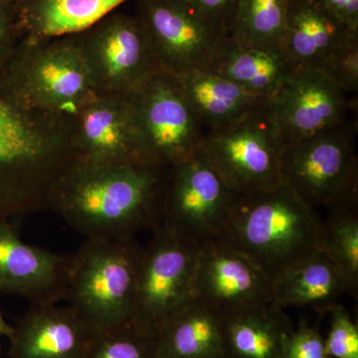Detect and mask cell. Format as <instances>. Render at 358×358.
Segmentation results:
<instances>
[{"label": "cell", "instance_id": "obj_1", "mask_svg": "<svg viewBox=\"0 0 358 358\" xmlns=\"http://www.w3.org/2000/svg\"><path fill=\"white\" fill-rule=\"evenodd\" d=\"M167 169L77 159L54 187L48 209L87 239L134 238L160 224Z\"/></svg>", "mask_w": 358, "mask_h": 358}, {"label": "cell", "instance_id": "obj_2", "mask_svg": "<svg viewBox=\"0 0 358 358\" xmlns=\"http://www.w3.org/2000/svg\"><path fill=\"white\" fill-rule=\"evenodd\" d=\"M71 121L29 105L0 71V220L48 209L77 160Z\"/></svg>", "mask_w": 358, "mask_h": 358}, {"label": "cell", "instance_id": "obj_3", "mask_svg": "<svg viewBox=\"0 0 358 358\" xmlns=\"http://www.w3.org/2000/svg\"><path fill=\"white\" fill-rule=\"evenodd\" d=\"M217 239L246 256L275 282L322 252L324 225L315 209L282 182L238 195Z\"/></svg>", "mask_w": 358, "mask_h": 358}, {"label": "cell", "instance_id": "obj_4", "mask_svg": "<svg viewBox=\"0 0 358 358\" xmlns=\"http://www.w3.org/2000/svg\"><path fill=\"white\" fill-rule=\"evenodd\" d=\"M143 248L136 238L86 239L71 256L65 300L96 333L131 322Z\"/></svg>", "mask_w": 358, "mask_h": 358}, {"label": "cell", "instance_id": "obj_5", "mask_svg": "<svg viewBox=\"0 0 358 358\" xmlns=\"http://www.w3.org/2000/svg\"><path fill=\"white\" fill-rule=\"evenodd\" d=\"M2 72L29 105L56 115L73 117L98 95L75 35L23 38Z\"/></svg>", "mask_w": 358, "mask_h": 358}, {"label": "cell", "instance_id": "obj_6", "mask_svg": "<svg viewBox=\"0 0 358 358\" xmlns=\"http://www.w3.org/2000/svg\"><path fill=\"white\" fill-rule=\"evenodd\" d=\"M357 122L345 121L285 145L281 179L312 208L358 203Z\"/></svg>", "mask_w": 358, "mask_h": 358}, {"label": "cell", "instance_id": "obj_7", "mask_svg": "<svg viewBox=\"0 0 358 358\" xmlns=\"http://www.w3.org/2000/svg\"><path fill=\"white\" fill-rule=\"evenodd\" d=\"M285 143L267 107L204 134L200 152L237 194L282 183Z\"/></svg>", "mask_w": 358, "mask_h": 358}, {"label": "cell", "instance_id": "obj_8", "mask_svg": "<svg viewBox=\"0 0 358 358\" xmlns=\"http://www.w3.org/2000/svg\"><path fill=\"white\" fill-rule=\"evenodd\" d=\"M201 245L162 226L141 254L131 324L152 334L193 299V279Z\"/></svg>", "mask_w": 358, "mask_h": 358}, {"label": "cell", "instance_id": "obj_9", "mask_svg": "<svg viewBox=\"0 0 358 358\" xmlns=\"http://www.w3.org/2000/svg\"><path fill=\"white\" fill-rule=\"evenodd\" d=\"M75 37L98 95L128 96L162 70L136 14L113 11Z\"/></svg>", "mask_w": 358, "mask_h": 358}, {"label": "cell", "instance_id": "obj_10", "mask_svg": "<svg viewBox=\"0 0 358 358\" xmlns=\"http://www.w3.org/2000/svg\"><path fill=\"white\" fill-rule=\"evenodd\" d=\"M238 195L199 150L167 169L159 225L199 245L217 239Z\"/></svg>", "mask_w": 358, "mask_h": 358}, {"label": "cell", "instance_id": "obj_11", "mask_svg": "<svg viewBox=\"0 0 358 358\" xmlns=\"http://www.w3.org/2000/svg\"><path fill=\"white\" fill-rule=\"evenodd\" d=\"M127 98L152 164L171 169L199 150L203 129L173 75L157 71Z\"/></svg>", "mask_w": 358, "mask_h": 358}, {"label": "cell", "instance_id": "obj_12", "mask_svg": "<svg viewBox=\"0 0 358 358\" xmlns=\"http://www.w3.org/2000/svg\"><path fill=\"white\" fill-rule=\"evenodd\" d=\"M160 69L174 77L206 71L229 40L226 28L206 20L185 0H136Z\"/></svg>", "mask_w": 358, "mask_h": 358}, {"label": "cell", "instance_id": "obj_13", "mask_svg": "<svg viewBox=\"0 0 358 358\" xmlns=\"http://www.w3.org/2000/svg\"><path fill=\"white\" fill-rule=\"evenodd\" d=\"M319 69L296 71L268 102L285 145L348 121L357 100Z\"/></svg>", "mask_w": 358, "mask_h": 358}, {"label": "cell", "instance_id": "obj_14", "mask_svg": "<svg viewBox=\"0 0 358 358\" xmlns=\"http://www.w3.org/2000/svg\"><path fill=\"white\" fill-rule=\"evenodd\" d=\"M193 299L223 313L271 305L274 282L246 256L215 239L200 246Z\"/></svg>", "mask_w": 358, "mask_h": 358}, {"label": "cell", "instance_id": "obj_15", "mask_svg": "<svg viewBox=\"0 0 358 358\" xmlns=\"http://www.w3.org/2000/svg\"><path fill=\"white\" fill-rule=\"evenodd\" d=\"M72 129L77 159L152 164L127 96H94L72 117Z\"/></svg>", "mask_w": 358, "mask_h": 358}, {"label": "cell", "instance_id": "obj_16", "mask_svg": "<svg viewBox=\"0 0 358 358\" xmlns=\"http://www.w3.org/2000/svg\"><path fill=\"white\" fill-rule=\"evenodd\" d=\"M71 256L26 244L10 220H0V292L32 305L65 300Z\"/></svg>", "mask_w": 358, "mask_h": 358}, {"label": "cell", "instance_id": "obj_17", "mask_svg": "<svg viewBox=\"0 0 358 358\" xmlns=\"http://www.w3.org/2000/svg\"><path fill=\"white\" fill-rule=\"evenodd\" d=\"M8 336L10 358H84L96 331L75 308L32 305Z\"/></svg>", "mask_w": 358, "mask_h": 358}, {"label": "cell", "instance_id": "obj_18", "mask_svg": "<svg viewBox=\"0 0 358 358\" xmlns=\"http://www.w3.org/2000/svg\"><path fill=\"white\" fill-rule=\"evenodd\" d=\"M358 39L315 0H289L282 51L294 70L319 69L331 54Z\"/></svg>", "mask_w": 358, "mask_h": 358}, {"label": "cell", "instance_id": "obj_19", "mask_svg": "<svg viewBox=\"0 0 358 358\" xmlns=\"http://www.w3.org/2000/svg\"><path fill=\"white\" fill-rule=\"evenodd\" d=\"M159 358H222L224 315L192 299L155 334Z\"/></svg>", "mask_w": 358, "mask_h": 358}, {"label": "cell", "instance_id": "obj_20", "mask_svg": "<svg viewBox=\"0 0 358 358\" xmlns=\"http://www.w3.org/2000/svg\"><path fill=\"white\" fill-rule=\"evenodd\" d=\"M223 315L225 358H284L294 329L284 310L271 303Z\"/></svg>", "mask_w": 358, "mask_h": 358}, {"label": "cell", "instance_id": "obj_21", "mask_svg": "<svg viewBox=\"0 0 358 358\" xmlns=\"http://www.w3.org/2000/svg\"><path fill=\"white\" fill-rule=\"evenodd\" d=\"M176 79L204 134L268 106L239 85L209 71H197Z\"/></svg>", "mask_w": 358, "mask_h": 358}, {"label": "cell", "instance_id": "obj_22", "mask_svg": "<svg viewBox=\"0 0 358 358\" xmlns=\"http://www.w3.org/2000/svg\"><path fill=\"white\" fill-rule=\"evenodd\" d=\"M209 72L268 102L296 72L282 49L244 47L229 38Z\"/></svg>", "mask_w": 358, "mask_h": 358}, {"label": "cell", "instance_id": "obj_23", "mask_svg": "<svg viewBox=\"0 0 358 358\" xmlns=\"http://www.w3.org/2000/svg\"><path fill=\"white\" fill-rule=\"evenodd\" d=\"M127 0H17L23 38L67 36L88 29Z\"/></svg>", "mask_w": 358, "mask_h": 358}, {"label": "cell", "instance_id": "obj_24", "mask_svg": "<svg viewBox=\"0 0 358 358\" xmlns=\"http://www.w3.org/2000/svg\"><path fill=\"white\" fill-rule=\"evenodd\" d=\"M345 293L348 286L345 277L333 261L320 252L274 282L272 305L282 310L308 307L324 315L331 312Z\"/></svg>", "mask_w": 358, "mask_h": 358}, {"label": "cell", "instance_id": "obj_25", "mask_svg": "<svg viewBox=\"0 0 358 358\" xmlns=\"http://www.w3.org/2000/svg\"><path fill=\"white\" fill-rule=\"evenodd\" d=\"M289 0H238L228 28L234 43L256 48L282 49Z\"/></svg>", "mask_w": 358, "mask_h": 358}, {"label": "cell", "instance_id": "obj_26", "mask_svg": "<svg viewBox=\"0 0 358 358\" xmlns=\"http://www.w3.org/2000/svg\"><path fill=\"white\" fill-rule=\"evenodd\" d=\"M324 225L322 252L345 277L348 293L358 292V203L329 210Z\"/></svg>", "mask_w": 358, "mask_h": 358}, {"label": "cell", "instance_id": "obj_27", "mask_svg": "<svg viewBox=\"0 0 358 358\" xmlns=\"http://www.w3.org/2000/svg\"><path fill=\"white\" fill-rule=\"evenodd\" d=\"M84 358H159L152 334L131 324L96 331Z\"/></svg>", "mask_w": 358, "mask_h": 358}, {"label": "cell", "instance_id": "obj_28", "mask_svg": "<svg viewBox=\"0 0 358 358\" xmlns=\"http://www.w3.org/2000/svg\"><path fill=\"white\" fill-rule=\"evenodd\" d=\"M331 313V329L324 338L327 355L331 358H358V327L352 315L341 303Z\"/></svg>", "mask_w": 358, "mask_h": 358}, {"label": "cell", "instance_id": "obj_29", "mask_svg": "<svg viewBox=\"0 0 358 358\" xmlns=\"http://www.w3.org/2000/svg\"><path fill=\"white\" fill-rule=\"evenodd\" d=\"M320 70L348 94L358 90V39L348 42L324 61Z\"/></svg>", "mask_w": 358, "mask_h": 358}, {"label": "cell", "instance_id": "obj_30", "mask_svg": "<svg viewBox=\"0 0 358 358\" xmlns=\"http://www.w3.org/2000/svg\"><path fill=\"white\" fill-rule=\"evenodd\" d=\"M284 358H331L319 327L303 322L293 329L287 341Z\"/></svg>", "mask_w": 358, "mask_h": 358}, {"label": "cell", "instance_id": "obj_31", "mask_svg": "<svg viewBox=\"0 0 358 358\" xmlns=\"http://www.w3.org/2000/svg\"><path fill=\"white\" fill-rule=\"evenodd\" d=\"M22 39L17 0H0V71Z\"/></svg>", "mask_w": 358, "mask_h": 358}, {"label": "cell", "instance_id": "obj_32", "mask_svg": "<svg viewBox=\"0 0 358 358\" xmlns=\"http://www.w3.org/2000/svg\"><path fill=\"white\" fill-rule=\"evenodd\" d=\"M197 13L206 20L223 26L228 31L238 0H185Z\"/></svg>", "mask_w": 358, "mask_h": 358}, {"label": "cell", "instance_id": "obj_33", "mask_svg": "<svg viewBox=\"0 0 358 358\" xmlns=\"http://www.w3.org/2000/svg\"><path fill=\"white\" fill-rule=\"evenodd\" d=\"M352 31L358 32V0H315Z\"/></svg>", "mask_w": 358, "mask_h": 358}, {"label": "cell", "instance_id": "obj_34", "mask_svg": "<svg viewBox=\"0 0 358 358\" xmlns=\"http://www.w3.org/2000/svg\"><path fill=\"white\" fill-rule=\"evenodd\" d=\"M13 327L9 326L6 320H4L1 313H0V336H7L8 338L10 334L13 333Z\"/></svg>", "mask_w": 358, "mask_h": 358}, {"label": "cell", "instance_id": "obj_35", "mask_svg": "<svg viewBox=\"0 0 358 358\" xmlns=\"http://www.w3.org/2000/svg\"><path fill=\"white\" fill-rule=\"evenodd\" d=\"M0 350H1V348H0Z\"/></svg>", "mask_w": 358, "mask_h": 358}, {"label": "cell", "instance_id": "obj_36", "mask_svg": "<svg viewBox=\"0 0 358 358\" xmlns=\"http://www.w3.org/2000/svg\"><path fill=\"white\" fill-rule=\"evenodd\" d=\"M222 358H225V357H222Z\"/></svg>", "mask_w": 358, "mask_h": 358}]
</instances>
